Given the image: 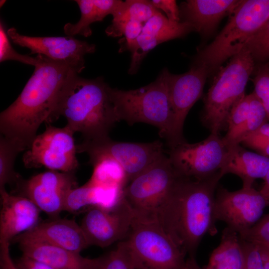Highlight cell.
<instances>
[{
  "label": "cell",
  "mask_w": 269,
  "mask_h": 269,
  "mask_svg": "<svg viewBox=\"0 0 269 269\" xmlns=\"http://www.w3.org/2000/svg\"><path fill=\"white\" fill-rule=\"evenodd\" d=\"M137 269H182L186 255L156 221L134 218L125 239Z\"/></svg>",
  "instance_id": "cell-8"
},
{
  "label": "cell",
  "mask_w": 269,
  "mask_h": 269,
  "mask_svg": "<svg viewBox=\"0 0 269 269\" xmlns=\"http://www.w3.org/2000/svg\"><path fill=\"white\" fill-rule=\"evenodd\" d=\"M263 179L264 180V183L259 191L264 197L268 206H269V170Z\"/></svg>",
  "instance_id": "cell-42"
},
{
  "label": "cell",
  "mask_w": 269,
  "mask_h": 269,
  "mask_svg": "<svg viewBox=\"0 0 269 269\" xmlns=\"http://www.w3.org/2000/svg\"><path fill=\"white\" fill-rule=\"evenodd\" d=\"M239 236L247 241L269 245V213L263 216L251 228Z\"/></svg>",
  "instance_id": "cell-36"
},
{
  "label": "cell",
  "mask_w": 269,
  "mask_h": 269,
  "mask_svg": "<svg viewBox=\"0 0 269 269\" xmlns=\"http://www.w3.org/2000/svg\"><path fill=\"white\" fill-rule=\"evenodd\" d=\"M160 11L149 0H127L121 3L112 14L113 21L134 20L143 24Z\"/></svg>",
  "instance_id": "cell-27"
},
{
  "label": "cell",
  "mask_w": 269,
  "mask_h": 269,
  "mask_svg": "<svg viewBox=\"0 0 269 269\" xmlns=\"http://www.w3.org/2000/svg\"><path fill=\"white\" fill-rule=\"evenodd\" d=\"M256 74L253 80V92L263 104L269 122V63L260 65Z\"/></svg>",
  "instance_id": "cell-32"
},
{
  "label": "cell",
  "mask_w": 269,
  "mask_h": 269,
  "mask_svg": "<svg viewBox=\"0 0 269 269\" xmlns=\"http://www.w3.org/2000/svg\"><path fill=\"white\" fill-rule=\"evenodd\" d=\"M81 17L75 24L66 23L64 26V33L67 36L81 35L90 36L92 33L91 25L102 21L109 14H112L122 2L118 0H76Z\"/></svg>",
  "instance_id": "cell-23"
},
{
  "label": "cell",
  "mask_w": 269,
  "mask_h": 269,
  "mask_svg": "<svg viewBox=\"0 0 269 269\" xmlns=\"http://www.w3.org/2000/svg\"><path fill=\"white\" fill-rule=\"evenodd\" d=\"M239 239L244 255V269H265L256 243Z\"/></svg>",
  "instance_id": "cell-37"
},
{
  "label": "cell",
  "mask_w": 269,
  "mask_h": 269,
  "mask_svg": "<svg viewBox=\"0 0 269 269\" xmlns=\"http://www.w3.org/2000/svg\"><path fill=\"white\" fill-rule=\"evenodd\" d=\"M244 258L239 234L226 227L219 245L211 253L204 269H244Z\"/></svg>",
  "instance_id": "cell-24"
},
{
  "label": "cell",
  "mask_w": 269,
  "mask_h": 269,
  "mask_svg": "<svg viewBox=\"0 0 269 269\" xmlns=\"http://www.w3.org/2000/svg\"><path fill=\"white\" fill-rule=\"evenodd\" d=\"M9 242H0V269H19L12 262L9 253Z\"/></svg>",
  "instance_id": "cell-39"
},
{
  "label": "cell",
  "mask_w": 269,
  "mask_h": 269,
  "mask_svg": "<svg viewBox=\"0 0 269 269\" xmlns=\"http://www.w3.org/2000/svg\"><path fill=\"white\" fill-rule=\"evenodd\" d=\"M9 37L3 23H0V62L6 60H15L34 67L39 65L42 59V55H37L32 57L27 55L18 53L12 47Z\"/></svg>",
  "instance_id": "cell-30"
},
{
  "label": "cell",
  "mask_w": 269,
  "mask_h": 269,
  "mask_svg": "<svg viewBox=\"0 0 269 269\" xmlns=\"http://www.w3.org/2000/svg\"><path fill=\"white\" fill-rule=\"evenodd\" d=\"M17 266L19 269H55L50 266L22 255Z\"/></svg>",
  "instance_id": "cell-40"
},
{
  "label": "cell",
  "mask_w": 269,
  "mask_h": 269,
  "mask_svg": "<svg viewBox=\"0 0 269 269\" xmlns=\"http://www.w3.org/2000/svg\"><path fill=\"white\" fill-rule=\"evenodd\" d=\"M267 206L260 191L253 187L230 191L221 186L215 193L214 217L240 235L261 219Z\"/></svg>",
  "instance_id": "cell-12"
},
{
  "label": "cell",
  "mask_w": 269,
  "mask_h": 269,
  "mask_svg": "<svg viewBox=\"0 0 269 269\" xmlns=\"http://www.w3.org/2000/svg\"><path fill=\"white\" fill-rule=\"evenodd\" d=\"M149 1L156 8L163 11L169 20L180 22L179 7L177 6L175 0H151Z\"/></svg>",
  "instance_id": "cell-38"
},
{
  "label": "cell",
  "mask_w": 269,
  "mask_h": 269,
  "mask_svg": "<svg viewBox=\"0 0 269 269\" xmlns=\"http://www.w3.org/2000/svg\"><path fill=\"white\" fill-rule=\"evenodd\" d=\"M75 133L67 125L57 128L48 124L37 134L22 156L25 167L44 166L51 170L75 172L79 166L76 156Z\"/></svg>",
  "instance_id": "cell-9"
},
{
  "label": "cell",
  "mask_w": 269,
  "mask_h": 269,
  "mask_svg": "<svg viewBox=\"0 0 269 269\" xmlns=\"http://www.w3.org/2000/svg\"><path fill=\"white\" fill-rule=\"evenodd\" d=\"M166 69L146 86L130 90L112 88L111 94L121 121L130 125L144 123L156 127L168 145L172 138L173 113Z\"/></svg>",
  "instance_id": "cell-4"
},
{
  "label": "cell",
  "mask_w": 269,
  "mask_h": 269,
  "mask_svg": "<svg viewBox=\"0 0 269 269\" xmlns=\"http://www.w3.org/2000/svg\"><path fill=\"white\" fill-rule=\"evenodd\" d=\"M111 88L102 77L85 79L76 76L62 97L55 121L64 117L66 125L74 133H80L83 140L109 136L115 124L121 121Z\"/></svg>",
  "instance_id": "cell-3"
},
{
  "label": "cell",
  "mask_w": 269,
  "mask_h": 269,
  "mask_svg": "<svg viewBox=\"0 0 269 269\" xmlns=\"http://www.w3.org/2000/svg\"><path fill=\"white\" fill-rule=\"evenodd\" d=\"M144 24L134 20L113 21L105 30L106 34L112 37H120L127 41L135 40L141 33Z\"/></svg>",
  "instance_id": "cell-34"
},
{
  "label": "cell",
  "mask_w": 269,
  "mask_h": 269,
  "mask_svg": "<svg viewBox=\"0 0 269 269\" xmlns=\"http://www.w3.org/2000/svg\"><path fill=\"white\" fill-rule=\"evenodd\" d=\"M120 197L121 192L118 187L97 186L87 181L68 193L65 199L64 211L76 213L89 206L111 209L118 203Z\"/></svg>",
  "instance_id": "cell-22"
},
{
  "label": "cell",
  "mask_w": 269,
  "mask_h": 269,
  "mask_svg": "<svg viewBox=\"0 0 269 269\" xmlns=\"http://www.w3.org/2000/svg\"><path fill=\"white\" fill-rule=\"evenodd\" d=\"M134 218L123 197L111 209L91 207L83 217L80 226L89 246L105 248L128 237Z\"/></svg>",
  "instance_id": "cell-14"
},
{
  "label": "cell",
  "mask_w": 269,
  "mask_h": 269,
  "mask_svg": "<svg viewBox=\"0 0 269 269\" xmlns=\"http://www.w3.org/2000/svg\"><path fill=\"white\" fill-rule=\"evenodd\" d=\"M182 269H204L197 263L195 257H188Z\"/></svg>",
  "instance_id": "cell-43"
},
{
  "label": "cell",
  "mask_w": 269,
  "mask_h": 269,
  "mask_svg": "<svg viewBox=\"0 0 269 269\" xmlns=\"http://www.w3.org/2000/svg\"><path fill=\"white\" fill-rule=\"evenodd\" d=\"M246 47L254 60L265 61L269 59V17L249 40Z\"/></svg>",
  "instance_id": "cell-31"
},
{
  "label": "cell",
  "mask_w": 269,
  "mask_h": 269,
  "mask_svg": "<svg viewBox=\"0 0 269 269\" xmlns=\"http://www.w3.org/2000/svg\"><path fill=\"white\" fill-rule=\"evenodd\" d=\"M180 176L164 153L129 181L123 198L134 218L156 221L160 207Z\"/></svg>",
  "instance_id": "cell-7"
},
{
  "label": "cell",
  "mask_w": 269,
  "mask_h": 269,
  "mask_svg": "<svg viewBox=\"0 0 269 269\" xmlns=\"http://www.w3.org/2000/svg\"><path fill=\"white\" fill-rule=\"evenodd\" d=\"M250 99V94H245L233 106L229 115L227 132L225 136L233 134L245 123L249 114Z\"/></svg>",
  "instance_id": "cell-33"
},
{
  "label": "cell",
  "mask_w": 269,
  "mask_h": 269,
  "mask_svg": "<svg viewBox=\"0 0 269 269\" xmlns=\"http://www.w3.org/2000/svg\"><path fill=\"white\" fill-rule=\"evenodd\" d=\"M255 60L246 48L232 57L224 67L219 68L211 86L204 98L201 116L203 124L211 134H219L227 127L229 115L245 94Z\"/></svg>",
  "instance_id": "cell-5"
},
{
  "label": "cell",
  "mask_w": 269,
  "mask_h": 269,
  "mask_svg": "<svg viewBox=\"0 0 269 269\" xmlns=\"http://www.w3.org/2000/svg\"><path fill=\"white\" fill-rule=\"evenodd\" d=\"M93 167V173L88 181L90 183L105 187H125L128 183L123 166L116 160L108 156L89 160Z\"/></svg>",
  "instance_id": "cell-25"
},
{
  "label": "cell",
  "mask_w": 269,
  "mask_h": 269,
  "mask_svg": "<svg viewBox=\"0 0 269 269\" xmlns=\"http://www.w3.org/2000/svg\"><path fill=\"white\" fill-rule=\"evenodd\" d=\"M227 151L219 134L211 133L201 141H184L169 148L168 157L181 176L203 180L220 171Z\"/></svg>",
  "instance_id": "cell-11"
},
{
  "label": "cell",
  "mask_w": 269,
  "mask_h": 269,
  "mask_svg": "<svg viewBox=\"0 0 269 269\" xmlns=\"http://www.w3.org/2000/svg\"><path fill=\"white\" fill-rule=\"evenodd\" d=\"M255 243L258 246L265 269H269V245L260 242Z\"/></svg>",
  "instance_id": "cell-41"
},
{
  "label": "cell",
  "mask_w": 269,
  "mask_h": 269,
  "mask_svg": "<svg viewBox=\"0 0 269 269\" xmlns=\"http://www.w3.org/2000/svg\"><path fill=\"white\" fill-rule=\"evenodd\" d=\"M5 2V0H0V7H1L3 5V4Z\"/></svg>",
  "instance_id": "cell-44"
},
{
  "label": "cell",
  "mask_w": 269,
  "mask_h": 269,
  "mask_svg": "<svg viewBox=\"0 0 269 269\" xmlns=\"http://www.w3.org/2000/svg\"><path fill=\"white\" fill-rule=\"evenodd\" d=\"M20 152L15 144L0 134V189L6 184L16 185L22 179L14 169L15 159Z\"/></svg>",
  "instance_id": "cell-28"
},
{
  "label": "cell",
  "mask_w": 269,
  "mask_h": 269,
  "mask_svg": "<svg viewBox=\"0 0 269 269\" xmlns=\"http://www.w3.org/2000/svg\"><path fill=\"white\" fill-rule=\"evenodd\" d=\"M269 170V157L247 150L237 144L228 149L220 173L239 177L244 188L252 187L255 180L264 179Z\"/></svg>",
  "instance_id": "cell-21"
},
{
  "label": "cell",
  "mask_w": 269,
  "mask_h": 269,
  "mask_svg": "<svg viewBox=\"0 0 269 269\" xmlns=\"http://www.w3.org/2000/svg\"><path fill=\"white\" fill-rule=\"evenodd\" d=\"M6 31L11 41L30 49V54L42 55L54 60L65 62L81 72L85 67L84 56L96 50L95 44L73 36H29L20 34L14 27Z\"/></svg>",
  "instance_id": "cell-16"
},
{
  "label": "cell",
  "mask_w": 269,
  "mask_h": 269,
  "mask_svg": "<svg viewBox=\"0 0 269 269\" xmlns=\"http://www.w3.org/2000/svg\"><path fill=\"white\" fill-rule=\"evenodd\" d=\"M0 242H9L38 223L40 210L29 199L0 189Z\"/></svg>",
  "instance_id": "cell-17"
},
{
  "label": "cell",
  "mask_w": 269,
  "mask_h": 269,
  "mask_svg": "<svg viewBox=\"0 0 269 269\" xmlns=\"http://www.w3.org/2000/svg\"><path fill=\"white\" fill-rule=\"evenodd\" d=\"M220 171L203 180L180 176L160 207L156 221L179 249L195 257L204 236L217 233L215 192Z\"/></svg>",
  "instance_id": "cell-2"
},
{
  "label": "cell",
  "mask_w": 269,
  "mask_h": 269,
  "mask_svg": "<svg viewBox=\"0 0 269 269\" xmlns=\"http://www.w3.org/2000/svg\"><path fill=\"white\" fill-rule=\"evenodd\" d=\"M269 17V0H242L226 25L194 62L205 66L210 73L241 51Z\"/></svg>",
  "instance_id": "cell-6"
},
{
  "label": "cell",
  "mask_w": 269,
  "mask_h": 269,
  "mask_svg": "<svg viewBox=\"0 0 269 269\" xmlns=\"http://www.w3.org/2000/svg\"><path fill=\"white\" fill-rule=\"evenodd\" d=\"M208 69L193 62L190 69L181 74H174L166 69V77L173 113L171 148L185 141L183 127L185 118L193 105L202 96Z\"/></svg>",
  "instance_id": "cell-13"
},
{
  "label": "cell",
  "mask_w": 269,
  "mask_h": 269,
  "mask_svg": "<svg viewBox=\"0 0 269 269\" xmlns=\"http://www.w3.org/2000/svg\"><path fill=\"white\" fill-rule=\"evenodd\" d=\"M240 143L269 157V123L250 134Z\"/></svg>",
  "instance_id": "cell-35"
},
{
  "label": "cell",
  "mask_w": 269,
  "mask_h": 269,
  "mask_svg": "<svg viewBox=\"0 0 269 269\" xmlns=\"http://www.w3.org/2000/svg\"><path fill=\"white\" fill-rule=\"evenodd\" d=\"M76 149L77 152L87 153L89 160L102 156L114 159L125 169L128 182L164 153L163 144L159 140L146 143L120 142L109 136L83 140L76 145Z\"/></svg>",
  "instance_id": "cell-10"
},
{
  "label": "cell",
  "mask_w": 269,
  "mask_h": 269,
  "mask_svg": "<svg viewBox=\"0 0 269 269\" xmlns=\"http://www.w3.org/2000/svg\"><path fill=\"white\" fill-rule=\"evenodd\" d=\"M242 0H187L179 6L180 21L191 25L203 36L211 34L220 20L232 14Z\"/></svg>",
  "instance_id": "cell-19"
},
{
  "label": "cell",
  "mask_w": 269,
  "mask_h": 269,
  "mask_svg": "<svg viewBox=\"0 0 269 269\" xmlns=\"http://www.w3.org/2000/svg\"><path fill=\"white\" fill-rule=\"evenodd\" d=\"M14 239L38 241L79 254L89 246L81 226L73 219L54 218L38 223Z\"/></svg>",
  "instance_id": "cell-18"
},
{
  "label": "cell",
  "mask_w": 269,
  "mask_h": 269,
  "mask_svg": "<svg viewBox=\"0 0 269 269\" xmlns=\"http://www.w3.org/2000/svg\"><path fill=\"white\" fill-rule=\"evenodd\" d=\"M81 72L65 62L42 55L41 63L35 67L18 97L1 112L0 134L21 151L27 150L41 124L55 121L69 84Z\"/></svg>",
  "instance_id": "cell-1"
},
{
  "label": "cell",
  "mask_w": 269,
  "mask_h": 269,
  "mask_svg": "<svg viewBox=\"0 0 269 269\" xmlns=\"http://www.w3.org/2000/svg\"><path fill=\"white\" fill-rule=\"evenodd\" d=\"M251 94L249 116L242 126L231 135L222 137L227 148L241 142L248 135L269 122L266 110L256 96Z\"/></svg>",
  "instance_id": "cell-26"
},
{
  "label": "cell",
  "mask_w": 269,
  "mask_h": 269,
  "mask_svg": "<svg viewBox=\"0 0 269 269\" xmlns=\"http://www.w3.org/2000/svg\"><path fill=\"white\" fill-rule=\"evenodd\" d=\"M100 269H137L125 240L102 258Z\"/></svg>",
  "instance_id": "cell-29"
},
{
  "label": "cell",
  "mask_w": 269,
  "mask_h": 269,
  "mask_svg": "<svg viewBox=\"0 0 269 269\" xmlns=\"http://www.w3.org/2000/svg\"><path fill=\"white\" fill-rule=\"evenodd\" d=\"M23 255L47 264L55 269H100L102 258L89 259L48 243L14 239Z\"/></svg>",
  "instance_id": "cell-20"
},
{
  "label": "cell",
  "mask_w": 269,
  "mask_h": 269,
  "mask_svg": "<svg viewBox=\"0 0 269 269\" xmlns=\"http://www.w3.org/2000/svg\"><path fill=\"white\" fill-rule=\"evenodd\" d=\"M77 185L75 172L51 170L27 180L21 179L16 185L23 194L21 196L29 199L40 211L55 218L64 211L68 193Z\"/></svg>",
  "instance_id": "cell-15"
}]
</instances>
